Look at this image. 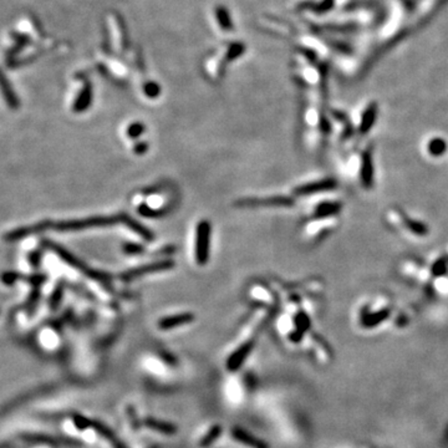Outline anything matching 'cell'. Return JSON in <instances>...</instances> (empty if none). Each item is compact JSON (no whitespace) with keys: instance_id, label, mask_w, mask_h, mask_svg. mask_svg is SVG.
Returning a JSON list of instances; mask_svg holds the SVG:
<instances>
[{"instance_id":"18","label":"cell","mask_w":448,"mask_h":448,"mask_svg":"<svg viewBox=\"0 0 448 448\" xmlns=\"http://www.w3.org/2000/svg\"><path fill=\"white\" fill-rule=\"evenodd\" d=\"M335 4V0H321L318 4H311V9L313 12H315L316 14H324V13H328L332 9Z\"/></svg>"},{"instance_id":"12","label":"cell","mask_w":448,"mask_h":448,"mask_svg":"<svg viewBox=\"0 0 448 448\" xmlns=\"http://www.w3.org/2000/svg\"><path fill=\"white\" fill-rule=\"evenodd\" d=\"M361 168H362L361 171L362 183H364L365 187H371L372 177H374V167H372L371 154H370L369 151H367L364 156V161H362Z\"/></svg>"},{"instance_id":"26","label":"cell","mask_w":448,"mask_h":448,"mask_svg":"<svg viewBox=\"0 0 448 448\" xmlns=\"http://www.w3.org/2000/svg\"><path fill=\"white\" fill-rule=\"evenodd\" d=\"M18 279H20V275L14 272H8L2 275V280L4 281L5 284H13L15 280H18Z\"/></svg>"},{"instance_id":"13","label":"cell","mask_w":448,"mask_h":448,"mask_svg":"<svg viewBox=\"0 0 448 448\" xmlns=\"http://www.w3.org/2000/svg\"><path fill=\"white\" fill-rule=\"evenodd\" d=\"M377 115V106L376 104H371L365 111L364 116H362L361 125H360V132L366 133L369 132L370 128L372 127V125L375 123V119H376Z\"/></svg>"},{"instance_id":"22","label":"cell","mask_w":448,"mask_h":448,"mask_svg":"<svg viewBox=\"0 0 448 448\" xmlns=\"http://www.w3.org/2000/svg\"><path fill=\"white\" fill-rule=\"evenodd\" d=\"M143 91H144V93H146L147 97L155 98L161 93V87H160V85L156 84V82L150 81L144 85Z\"/></svg>"},{"instance_id":"8","label":"cell","mask_w":448,"mask_h":448,"mask_svg":"<svg viewBox=\"0 0 448 448\" xmlns=\"http://www.w3.org/2000/svg\"><path fill=\"white\" fill-rule=\"evenodd\" d=\"M0 91H2V95H3V97H4L5 103H7L8 106L13 110H17L19 107V105H20V103H19V98H18L17 93H15L14 90H13L10 82L8 81L7 76H5L4 72H3L2 70H0Z\"/></svg>"},{"instance_id":"9","label":"cell","mask_w":448,"mask_h":448,"mask_svg":"<svg viewBox=\"0 0 448 448\" xmlns=\"http://www.w3.org/2000/svg\"><path fill=\"white\" fill-rule=\"evenodd\" d=\"M91 104H92V86L86 82L77 95L72 109L75 112H84L88 109V106H91Z\"/></svg>"},{"instance_id":"5","label":"cell","mask_w":448,"mask_h":448,"mask_svg":"<svg viewBox=\"0 0 448 448\" xmlns=\"http://www.w3.org/2000/svg\"><path fill=\"white\" fill-rule=\"evenodd\" d=\"M194 320V315L190 313H182L176 314V315L166 316L158 321V328L161 330H171L177 328V326L186 325V324L192 323Z\"/></svg>"},{"instance_id":"24","label":"cell","mask_w":448,"mask_h":448,"mask_svg":"<svg viewBox=\"0 0 448 448\" xmlns=\"http://www.w3.org/2000/svg\"><path fill=\"white\" fill-rule=\"evenodd\" d=\"M407 225H409L410 229H411L414 233H416V234L422 235V234H426V233H427V229H426L425 225H423L422 223H420V222L407 221Z\"/></svg>"},{"instance_id":"15","label":"cell","mask_w":448,"mask_h":448,"mask_svg":"<svg viewBox=\"0 0 448 448\" xmlns=\"http://www.w3.org/2000/svg\"><path fill=\"white\" fill-rule=\"evenodd\" d=\"M245 45L243 42H233V44L229 45L228 47V52L227 55H225V60L227 61H233L235 59L240 58L244 53H245Z\"/></svg>"},{"instance_id":"1","label":"cell","mask_w":448,"mask_h":448,"mask_svg":"<svg viewBox=\"0 0 448 448\" xmlns=\"http://www.w3.org/2000/svg\"><path fill=\"white\" fill-rule=\"evenodd\" d=\"M121 221L119 217H96V218H87L82 221H70L60 222V223H52L53 229L58 232H75V230L87 229V228L98 227V225H110L115 224L116 222Z\"/></svg>"},{"instance_id":"21","label":"cell","mask_w":448,"mask_h":448,"mask_svg":"<svg viewBox=\"0 0 448 448\" xmlns=\"http://www.w3.org/2000/svg\"><path fill=\"white\" fill-rule=\"evenodd\" d=\"M127 415H128V421H130L131 426H132L133 431H138L139 427L143 425L142 421H139L137 414H136V410L133 406H127Z\"/></svg>"},{"instance_id":"17","label":"cell","mask_w":448,"mask_h":448,"mask_svg":"<svg viewBox=\"0 0 448 448\" xmlns=\"http://www.w3.org/2000/svg\"><path fill=\"white\" fill-rule=\"evenodd\" d=\"M72 421H74L75 427H76L79 431H85L87 430V428L92 427V420H90V418L85 417V416L79 414L74 415L72 416Z\"/></svg>"},{"instance_id":"7","label":"cell","mask_w":448,"mask_h":448,"mask_svg":"<svg viewBox=\"0 0 448 448\" xmlns=\"http://www.w3.org/2000/svg\"><path fill=\"white\" fill-rule=\"evenodd\" d=\"M91 428L95 430L98 434H101L106 441H109L110 443L112 444V447L114 448H128L122 441H121L119 437L115 434V432L112 431L109 426H106L105 423L101 422V421L92 420V427Z\"/></svg>"},{"instance_id":"10","label":"cell","mask_w":448,"mask_h":448,"mask_svg":"<svg viewBox=\"0 0 448 448\" xmlns=\"http://www.w3.org/2000/svg\"><path fill=\"white\" fill-rule=\"evenodd\" d=\"M336 187V182L332 181V179H325V181L320 182H314V183L305 184V186L299 187L296 189V193L300 195L305 194H313V193L318 192H324V190H331Z\"/></svg>"},{"instance_id":"20","label":"cell","mask_w":448,"mask_h":448,"mask_svg":"<svg viewBox=\"0 0 448 448\" xmlns=\"http://www.w3.org/2000/svg\"><path fill=\"white\" fill-rule=\"evenodd\" d=\"M168 267V263H166V264H155V265H147V267H144V268H141V269H137V270H133V272H131V273H128V278H130V276H137V275H142V274H146V273H152V272H156V270H162L161 269V268H167Z\"/></svg>"},{"instance_id":"6","label":"cell","mask_w":448,"mask_h":448,"mask_svg":"<svg viewBox=\"0 0 448 448\" xmlns=\"http://www.w3.org/2000/svg\"><path fill=\"white\" fill-rule=\"evenodd\" d=\"M142 422H143V426L148 427L150 430L160 432L162 434H167V436H173L178 432V427L176 425L167 422V421L157 420L155 417H146L144 420H142Z\"/></svg>"},{"instance_id":"11","label":"cell","mask_w":448,"mask_h":448,"mask_svg":"<svg viewBox=\"0 0 448 448\" xmlns=\"http://www.w3.org/2000/svg\"><path fill=\"white\" fill-rule=\"evenodd\" d=\"M214 14H216V19L218 21L219 26L223 29L224 31H232L233 30V20L232 15H230L229 10L224 7V5H217L216 10H214Z\"/></svg>"},{"instance_id":"16","label":"cell","mask_w":448,"mask_h":448,"mask_svg":"<svg viewBox=\"0 0 448 448\" xmlns=\"http://www.w3.org/2000/svg\"><path fill=\"white\" fill-rule=\"evenodd\" d=\"M447 144L442 138H433L428 144V151L432 156H441L446 152Z\"/></svg>"},{"instance_id":"3","label":"cell","mask_w":448,"mask_h":448,"mask_svg":"<svg viewBox=\"0 0 448 448\" xmlns=\"http://www.w3.org/2000/svg\"><path fill=\"white\" fill-rule=\"evenodd\" d=\"M254 347V341L251 340V341H246L244 342L243 345H240L232 355L228 358L227 360V370L230 372H235L243 366V364L245 362L246 358H248L249 354L252 353Z\"/></svg>"},{"instance_id":"14","label":"cell","mask_w":448,"mask_h":448,"mask_svg":"<svg viewBox=\"0 0 448 448\" xmlns=\"http://www.w3.org/2000/svg\"><path fill=\"white\" fill-rule=\"evenodd\" d=\"M222 433H223V427H222L221 425L212 426L211 430L202 437V439L200 441L198 446L201 448H208L209 446H212L219 437H221Z\"/></svg>"},{"instance_id":"27","label":"cell","mask_w":448,"mask_h":448,"mask_svg":"<svg viewBox=\"0 0 448 448\" xmlns=\"http://www.w3.org/2000/svg\"><path fill=\"white\" fill-rule=\"evenodd\" d=\"M444 270H446V265H444V262H443V260H439V262H437L436 264H434V267H433V273H434V274H436V275H441V274H443Z\"/></svg>"},{"instance_id":"25","label":"cell","mask_w":448,"mask_h":448,"mask_svg":"<svg viewBox=\"0 0 448 448\" xmlns=\"http://www.w3.org/2000/svg\"><path fill=\"white\" fill-rule=\"evenodd\" d=\"M143 130H144V127L142 123H133V125H131L130 127H128L127 133L130 137L135 138V137H138L139 135H142Z\"/></svg>"},{"instance_id":"23","label":"cell","mask_w":448,"mask_h":448,"mask_svg":"<svg viewBox=\"0 0 448 448\" xmlns=\"http://www.w3.org/2000/svg\"><path fill=\"white\" fill-rule=\"evenodd\" d=\"M388 314L390 313H388L387 310H383V311H381V313L374 314V315H371V316H369V318L365 319V325L366 326L376 325L377 323H381V321H382L383 319L388 315Z\"/></svg>"},{"instance_id":"19","label":"cell","mask_w":448,"mask_h":448,"mask_svg":"<svg viewBox=\"0 0 448 448\" xmlns=\"http://www.w3.org/2000/svg\"><path fill=\"white\" fill-rule=\"evenodd\" d=\"M340 211L339 205H334V203H326V205L320 206L316 211V217H326L331 216V214L336 213Z\"/></svg>"},{"instance_id":"2","label":"cell","mask_w":448,"mask_h":448,"mask_svg":"<svg viewBox=\"0 0 448 448\" xmlns=\"http://www.w3.org/2000/svg\"><path fill=\"white\" fill-rule=\"evenodd\" d=\"M209 245H211V224L207 221H202L197 225L195 233V260L198 264L203 265L208 262Z\"/></svg>"},{"instance_id":"4","label":"cell","mask_w":448,"mask_h":448,"mask_svg":"<svg viewBox=\"0 0 448 448\" xmlns=\"http://www.w3.org/2000/svg\"><path fill=\"white\" fill-rule=\"evenodd\" d=\"M232 437L235 439V441L239 442V443L251 448H269L267 442H264L263 439L256 437L254 434L249 433L248 431H245L241 427H233Z\"/></svg>"}]
</instances>
